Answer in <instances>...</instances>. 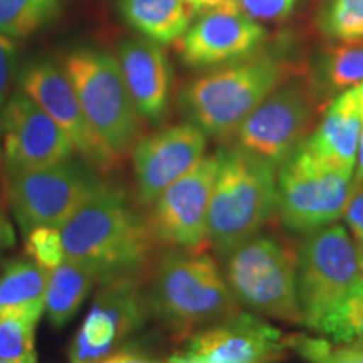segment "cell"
<instances>
[{"instance_id": "36", "label": "cell", "mask_w": 363, "mask_h": 363, "mask_svg": "<svg viewBox=\"0 0 363 363\" xmlns=\"http://www.w3.org/2000/svg\"><path fill=\"white\" fill-rule=\"evenodd\" d=\"M357 249H358V262H360V269L363 272V242L357 244Z\"/></svg>"}, {"instance_id": "31", "label": "cell", "mask_w": 363, "mask_h": 363, "mask_svg": "<svg viewBox=\"0 0 363 363\" xmlns=\"http://www.w3.org/2000/svg\"><path fill=\"white\" fill-rule=\"evenodd\" d=\"M347 229L357 244L363 242V182H353L343 217Z\"/></svg>"}, {"instance_id": "26", "label": "cell", "mask_w": 363, "mask_h": 363, "mask_svg": "<svg viewBox=\"0 0 363 363\" xmlns=\"http://www.w3.org/2000/svg\"><path fill=\"white\" fill-rule=\"evenodd\" d=\"M43 313H0V362L35 363V328Z\"/></svg>"}, {"instance_id": "4", "label": "cell", "mask_w": 363, "mask_h": 363, "mask_svg": "<svg viewBox=\"0 0 363 363\" xmlns=\"http://www.w3.org/2000/svg\"><path fill=\"white\" fill-rule=\"evenodd\" d=\"M217 153L219 170L208 207L207 242L224 259L276 219L278 169L234 145H225Z\"/></svg>"}, {"instance_id": "3", "label": "cell", "mask_w": 363, "mask_h": 363, "mask_svg": "<svg viewBox=\"0 0 363 363\" xmlns=\"http://www.w3.org/2000/svg\"><path fill=\"white\" fill-rule=\"evenodd\" d=\"M298 71L281 54L254 51L195 76L180 89L177 104L207 136L230 140L249 113Z\"/></svg>"}, {"instance_id": "6", "label": "cell", "mask_w": 363, "mask_h": 363, "mask_svg": "<svg viewBox=\"0 0 363 363\" xmlns=\"http://www.w3.org/2000/svg\"><path fill=\"white\" fill-rule=\"evenodd\" d=\"M62 71L91 126L123 160L143 136V118L136 111L118 59L101 49L76 48L62 57Z\"/></svg>"}, {"instance_id": "16", "label": "cell", "mask_w": 363, "mask_h": 363, "mask_svg": "<svg viewBox=\"0 0 363 363\" xmlns=\"http://www.w3.org/2000/svg\"><path fill=\"white\" fill-rule=\"evenodd\" d=\"M208 136L189 123L170 125L145 135L131 148L136 201L148 208L169 185L206 157Z\"/></svg>"}, {"instance_id": "12", "label": "cell", "mask_w": 363, "mask_h": 363, "mask_svg": "<svg viewBox=\"0 0 363 363\" xmlns=\"http://www.w3.org/2000/svg\"><path fill=\"white\" fill-rule=\"evenodd\" d=\"M219 153L202 158L169 185L147 208V222L160 249L207 247V220Z\"/></svg>"}, {"instance_id": "29", "label": "cell", "mask_w": 363, "mask_h": 363, "mask_svg": "<svg viewBox=\"0 0 363 363\" xmlns=\"http://www.w3.org/2000/svg\"><path fill=\"white\" fill-rule=\"evenodd\" d=\"M298 0H222L225 7L254 22H281L291 16Z\"/></svg>"}, {"instance_id": "21", "label": "cell", "mask_w": 363, "mask_h": 363, "mask_svg": "<svg viewBox=\"0 0 363 363\" xmlns=\"http://www.w3.org/2000/svg\"><path fill=\"white\" fill-rule=\"evenodd\" d=\"M96 284H99L96 272L67 257L49 271L44 294V316L49 325L59 330L69 323Z\"/></svg>"}, {"instance_id": "13", "label": "cell", "mask_w": 363, "mask_h": 363, "mask_svg": "<svg viewBox=\"0 0 363 363\" xmlns=\"http://www.w3.org/2000/svg\"><path fill=\"white\" fill-rule=\"evenodd\" d=\"M19 89L39 104L69 136L76 155L99 175L118 169L121 158L99 138L81 106L78 94L66 72L51 61L38 59L22 67L17 78Z\"/></svg>"}, {"instance_id": "32", "label": "cell", "mask_w": 363, "mask_h": 363, "mask_svg": "<svg viewBox=\"0 0 363 363\" xmlns=\"http://www.w3.org/2000/svg\"><path fill=\"white\" fill-rule=\"evenodd\" d=\"M11 206H9L6 184L0 180V256L16 246V230L11 220Z\"/></svg>"}, {"instance_id": "7", "label": "cell", "mask_w": 363, "mask_h": 363, "mask_svg": "<svg viewBox=\"0 0 363 363\" xmlns=\"http://www.w3.org/2000/svg\"><path fill=\"white\" fill-rule=\"evenodd\" d=\"M320 108L321 93L315 79L298 71L249 113L230 145L278 169L315 128Z\"/></svg>"}, {"instance_id": "8", "label": "cell", "mask_w": 363, "mask_h": 363, "mask_svg": "<svg viewBox=\"0 0 363 363\" xmlns=\"http://www.w3.org/2000/svg\"><path fill=\"white\" fill-rule=\"evenodd\" d=\"M353 172L320 160L303 142L276 172V219L288 233L305 235L342 219Z\"/></svg>"}, {"instance_id": "9", "label": "cell", "mask_w": 363, "mask_h": 363, "mask_svg": "<svg viewBox=\"0 0 363 363\" xmlns=\"http://www.w3.org/2000/svg\"><path fill=\"white\" fill-rule=\"evenodd\" d=\"M103 175L83 160H71L6 175L11 211L22 233L39 225L65 224L93 194L103 187Z\"/></svg>"}, {"instance_id": "1", "label": "cell", "mask_w": 363, "mask_h": 363, "mask_svg": "<svg viewBox=\"0 0 363 363\" xmlns=\"http://www.w3.org/2000/svg\"><path fill=\"white\" fill-rule=\"evenodd\" d=\"M61 235L67 259L89 266L99 283L145 279L160 251L147 217L106 182L61 225Z\"/></svg>"}, {"instance_id": "27", "label": "cell", "mask_w": 363, "mask_h": 363, "mask_svg": "<svg viewBox=\"0 0 363 363\" xmlns=\"http://www.w3.org/2000/svg\"><path fill=\"white\" fill-rule=\"evenodd\" d=\"M320 26L331 39H363V0H325Z\"/></svg>"}, {"instance_id": "25", "label": "cell", "mask_w": 363, "mask_h": 363, "mask_svg": "<svg viewBox=\"0 0 363 363\" xmlns=\"http://www.w3.org/2000/svg\"><path fill=\"white\" fill-rule=\"evenodd\" d=\"M65 0H0V34L12 39L38 33L62 11Z\"/></svg>"}, {"instance_id": "11", "label": "cell", "mask_w": 363, "mask_h": 363, "mask_svg": "<svg viewBox=\"0 0 363 363\" xmlns=\"http://www.w3.org/2000/svg\"><path fill=\"white\" fill-rule=\"evenodd\" d=\"M98 286L93 305L69 343L71 363H96L110 357L150 318L145 279L121 278Z\"/></svg>"}, {"instance_id": "17", "label": "cell", "mask_w": 363, "mask_h": 363, "mask_svg": "<svg viewBox=\"0 0 363 363\" xmlns=\"http://www.w3.org/2000/svg\"><path fill=\"white\" fill-rule=\"evenodd\" d=\"M266 29L224 4L206 9L175 43L180 61L195 69L227 65L261 48Z\"/></svg>"}, {"instance_id": "14", "label": "cell", "mask_w": 363, "mask_h": 363, "mask_svg": "<svg viewBox=\"0 0 363 363\" xmlns=\"http://www.w3.org/2000/svg\"><path fill=\"white\" fill-rule=\"evenodd\" d=\"M294 340L264 318L242 311L194 333L167 363H276L291 350Z\"/></svg>"}, {"instance_id": "24", "label": "cell", "mask_w": 363, "mask_h": 363, "mask_svg": "<svg viewBox=\"0 0 363 363\" xmlns=\"http://www.w3.org/2000/svg\"><path fill=\"white\" fill-rule=\"evenodd\" d=\"M311 331L331 343L363 347V278L333 310L311 326Z\"/></svg>"}, {"instance_id": "15", "label": "cell", "mask_w": 363, "mask_h": 363, "mask_svg": "<svg viewBox=\"0 0 363 363\" xmlns=\"http://www.w3.org/2000/svg\"><path fill=\"white\" fill-rule=\"evenodd\" d=\"M0 111L6 175L74 158L76 152L69 136L24 91L12 93Z\"/></svg>"}, {"instance_id": "10", "label": "cell", "mask_w": 363, "mask_h": 363, "mask_svg": "<svg viewBox=\"0 0 363 363\" xmlns=\"http://www.w3.org/2000/svg\"><path fill=\"white\" fill-rule=\"evenodd\" d=\"M363 272L357 242L338 222L301 235L298 244V298L306 328L345 298Z\"/></svg>"}, {"instance_id": "35", "label": "cell", "mask_w": 363, "mask_h": 363, "mask_svg": "<svg viewBox=\"0 0 363 363\" xmlns=\"http://www.w3.org/2000/svg\"><path fill=\"white\" fill-rule=\"evenodd\" d=\"M222 0H189V4L195 9V12H201V11H206V9H211L217 6V4H220Z\"/></svg>"}, {"instance_id": "2", "label": "cell", "mask_w": 363, "mask_h": 363, "mask_svg": "<svg viewBox=\"0 0 363 363\" xmlns=\"http://www.w3.org/2000/svg\"><path fill=\"white\" fill-rule=\"evenodd\" d=\"M145 298L150 318L177 340L244 311L206 247L160 249L145 278Z\"/></svg>"}, {"instance_id": "33", "label": "cell", "mask_w": 363, "mask_h": 363, "mask_svg": "<svg viewBox=\"0 0 363 363\" xmlns=\"http://www.w3.org/2000/svg\"><path fill=\"white\" fill-rule=\"evenodd\" d=\"M96 363H167V362H158L155 358L145 355V353L128 350V348H120V350L111 353L110 357L103 358Z\"/></svg>"}, {"instance_id": "20", "label": "cell", "mask_w": 363, "mask_h": 363, "mask_svg": "<svg viewBox=\"0 0 363 363\" xmlns=\"http://www.w3.org/2000/svg\"><path fill=\"white\" fill-rule=\"evenodd\" d=\"M118 11L136 33L162 45L177 43L195 13L189 0H118Z\"/></svg>"}, {"instance_id": "38", "label": "cell", "mask_w": 363, "mask_h": 363, "mask_svg": "<svg viewBox=\"0 0 363 363\" xmlns=\"http://www.w3.org/2000/svg\"><path fill=\"white\" fill-rule=\"evenodd\" d=\"M0 363H6V362H0Z\"/></svg>"}, {"instance_id": "28", "label": "cell", "mask_w": 363, "mask_h": 363, "mask_svg": "<svg viewBox=\"0 0 363 363\" xmlns=\"http://www.w3.org/2000/svg\"><path fill=\"white\" fill-rule=\"evenodd\" d=\"M26 256L44 271H52L66 259L65 244L59 227L39 225L24 234Z\"/></svg>"}, {"instance_id": "37", "label": "cell", "mask_w": 363, "mask_h": 363, "mask_svg": "<svg viewBox=\"0 0 363 363\" xmlns=\"http://www.w3.org/2000/svg\"><path fill=\"white\" fill-rule=\"evenodd\" d=\"M360 108H362V120H363V83L360 84Z\"/></svg>"}, {"instance_id": "5", "label": "cell", "mask_w": 363, "mask_h": 363, "mask_svg": "<svg viewBox=\"0 0 363 363\" xmlns=\"http://www.w3.org/2000/svg\"><path fill=\"white\" fill-rule=\"evenodd\" d=\"M224 276L242 310L288 325H305L298 298V246L262 230L224 257Z\"/></svg>"}, {"instance_id": "22", "label": "cell", "mask_w": 363, "mask_h": 363, "mask_svg": "<svg viewBox=\"0 0 363 363\" xmlns=\"http://www.w3.org/2000/svg\"><path fill=\"white\" fill-rule=\"evenodd\" d=\"M48 271L29 257L0 262V313L35 311L44 315Z\"/></svg>"}, {"instance_id": "34", "label": "cell", "mask_w": 363, "mask_h": 363, "mask_svg": "<svg viewBox=\"0 0 363 363\" xmlns=\"http://www.w3.org/2000/svg\"><path fill=\"white\" fill-rule=\"evenodd\" d=\"M353 182H363V130L360 136V143H358L355 170H353Z\"/></svg>"}, {"instance_id": "23", "label": "cell", "mask_w": 363, "mask_h": 363, "mask_svg": "<svg viewBox=\"0 0 363 363\" xmlns=\"http://www.w3.org/2000/svg\"><path fill=\"white\" fill-rule=\"evenodd\" d=\"M321 96H335L363 83V39L326 48L313 76Z\"/></svg>"}, {"instance_id": "18", "label": "cell", "mask_w": 363, "mask_h": 363, "mask_svg": "<svg viewBox=\"0 0 363 363\" xmlns=\"http://www.w3.org/2000/svg\"><path fill=\"white\" fill-rule=\"evenodd\" d=\"M116 59L136 111L143 121L160 123L172 94V66L162 44L147 38L123 39Z\"/></svg>"}, {"instance_id": "30", "label": "cell", "mask_w": 363, "mask_h": 363, "mask_svg": "<svg viewBox=\"0 0 363 363\" xmlns=\"http://www.w3.org/2000/svg\"><path fill=\"white\" fill-rule=\"evenodd\" d=\"M17 66V44L12 38L0 34V110L11 96V86Z\"/></svg>"}, {"instance_id": "19", "label": "cell", "mask_w": 363, "mask_h": 363, "mask_svg": "<svg viewBox=\"0 0 363 363\" xmlns=\"http://www.w3.org/2000/svg\"><path fill=\"white\" fill-rule=\"evenodd\" d=\"M363 130L360 84L331 99L305 145L335 169L355 170L358 143Z\"/></svg>"}]
</instances>
